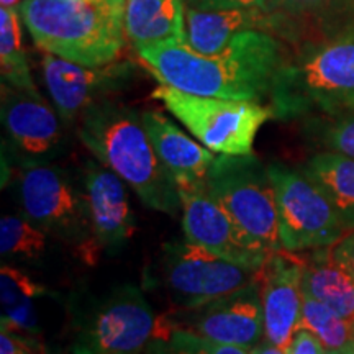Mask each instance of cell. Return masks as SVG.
Wrapping results in <instances>:
<instances>
[{
    "instance_id": "1",
    "label": "cell",
    "mask_w": 354,
    "mask_h": 354,
    "mask_svg": "<svg viewBox=\"0 0 354 354\" xmlns=\"http://www.w3.org/2000/svg\"><path fill=\"white\" fill-rule=\"evenodd\" d=\"M138 56L159 84L183 92L228 100L263 102L271 97L287 57L269 32L238 35L223 51L201 55L185 41L138 48Z\"/></svg>"
},
{
    "instance_id": "2",
    "label": "cell",
    "mask_w": 354,
    "mask_h": 354,
    "mask_svg": "<svg viewBox=\"0 0 354 354\" xmlns=\"http://www.w3.org/2000/svg\"><path fill=\"white\" fill-rule=\"evenodd\" d=\"M77 135L102 166L133 189L145 207L171 216L183 212L174 177L159 161L141 115L100 100L79 118Z\"/></svg>"
},
{
    "instance_id": "3",
    "label": "cell",
    "mask_w": 354,
    "mask_h": 354,
    "mask_svg": "<svg viewBox=\"0 0 354 354\" xmlns=\"http://www.w3.org/2000/svg\"><path fill=\"white\" fill-rule=\"evenodd\" d=\"M127 0H24L20 15L43 53L82 66H107L125 43Z\"/></svg>"
},
{
    "instance_id": "4",
    "label": "cell",
    "mask_w": 354,
    "mask_h": 354,
    "mask_svg": "<svg viewBox=\"0 0 354 354\" xmlns=\"http://www.w3.org/2000/svg\"><path fill=\"white\" fill-rule=\"evenodd\" d=\"M269 99L276 118L354 112V30L287 59Z\"/></svg>"
},
{
    "instance_id": "5",
    "label": "cell",
    "mask_w": 354,
    "mask_h": 354,
    "mask_svg": "<svg viewBox=\"0 0 354 354\" xmlns=\"http://www.w3.org/2000/svg\"><path fill=\"white\" fill-rule=\"evenodd\" d=\"M205 187L256 250L266 256L284 251L271 176L253 153L216 154Z\"/></svg>"
},
{
    "instance_id": "6",
    "label": "cell",
    "mask_w": 354,
    "mask_h": 354,
    "mask_svg": "<svg viewBox=\"0 0 354 354\" xmlns=\"http://www.w3.org/2000/svg\"><path fill=\"white\" fill-rule=\"evenodd\" d=\"M153 99L161 102L198 143L227 156L253 153L261 127L274 118L271 105L266 107L261 102L196 95L165 84L154 88Z\"/></svg>"
},
{
    "instance_id": "7",
    "label": "cell",
    "mask_w": 354,
    "mask_h": 354,
    "mask_svg": "<svg viewBox=\"0 0 354 354\" xmlns=\"http://www.w3.org/2000/svg\"><path fill=\"white\" fill-rule=\"evenodd\" d=\"M276 194L282 250L302 253L335 246L346 234L325 192L302 171L268 166Z\"/></svg>"
},
{
    "instance_id": "8",
    "label": "cell",
    "mask_w": 354,
    "mask_h": 354,
    "mask_svg": "<svg viewBox=\"0 0 354 354\" xmlns=\"http://www.w3.org/2000/svg\"><path fill=\"white\" fill-rule=\"evenodd\" d=\"M190 241L162 246V281L177 308H194L241 289L259 277Z\"/></svg>"
},
{
    "instance_id": "9",
    "label": "cell",
    "mask_w": 354,
    "mask_h": 354,
    "mask_svg": "<svg viewBox=\"0 0 354 354\" xmlns=\"http://www.w3.org/2000/svg\"><path fill=\"white\" fill-rule=\"evenodd\" d=\"M19 197L24 215L46 234L76 246L87 241L86 194L59 167L26 166L19 176Z\"/></svg>"
},
{
    "instance_id": "10",
    "label": "cell",
    "mask_w": 354,
    "mask_h": 354,
    "mask_svg": "<svg viewBox=\"0 0 354 354\" xmlns=\"http://www.w3.org/2000/svg\"><path fill=\"white\" fill-rule=\"evenodd\" d=\"M156 320L138 287H120L86 318L71 353L140 354L154 336Z\"/></svg>"
},
{
    "instance_id": "11",
    "label": "cell",
    "mask_w": 354,
    "mask_h": 354,
    "mask_svg": "<svg viewBox=\"0 0 354 354\" xmlns=\"http://www.w3.org/2000/svg\"><path fill=\"white\" fill-rule=\"evenodd\" d=\"M156 325L192 331L214 342L253 349L264 338L261 279L201 307L172 310L159 317Z\"/></svg>"
},
{
    "instance_id": "12",
    "label": "cell",
    "mask_w": 354,
    "mask_h": 354,
    "mask_svg": "<svg viewBox=\"0 0 354 354\" xmlns=\"http://www.w3.org/2000/svg\"><path fill=\"white\" fill-rule=\"evenodd\" d=\"M84 194L87 202L88 238L77 246L87 263H95L100 253L115 254L127 246L135 233V216L127 184L102 165L87 166L84 172Z\"/></svg>"
},
{
    "instance_id": "13",
    "label": "cell",
    "mask_w": 354,
    "mask_h": 354,
    "mask_svg": "<svg viewBox=\"0 0 354 354\" xmlns=\"http://www.w3.org/2000/svg\"><path fill=\"white\" fill-rule=\"evenodd\" d=\"M177 189L183 203L185 240L246 269L261 271L264 268L269 256L246 240L227 212L210 196L205 183Z\"/></svg>"
},
{
    "instance_id": "14",
    "label": "cell",
    "mask_w": 354,
    "mask_h": 354,
    "mask_svg": "<svg viewBox=\"0 0 354 354\" xmlns=\"http://www.w3.org/2000/svg\"><path fill=\"white\" fill-rule=\"evenodd\" d=\"M0 117L8 143L25 159L26 166L43 165L59 149L61 117L37 88L25 91L2 84Z\"/></svg>"
},
{
    "instance_id": "15",
    "label": "cell",
    "mask_w": 354,
    "mask_h": 354,
    "mask_svg": "<svg viewBox=\"0 0 354 354\" xmlns=\"http://www.w3.org/2000/svg\"><path fill=\"white\" fill-rule=\"evenodd\" d=\"M41 71L48 94L61 120L73 123L87 109L100 102L105 92L125 81L130 68L115 63L92 68L43 53Z\"/></svg>"
},
{
    "instance_id": "16",
    "label": "cell",
    "mask_w": 354,
    "mask_h": 354,
    "mask_svg": "<svg viewBox=\"0 0 354 354\" xmlns=\"http://www.w3.org/2000/svg\"><path fill=\"white\" fill-rule=\"evenodd\" d=\"M289 251L269 256L261 269L264 310V339L286 349L299 331L302 315L304 259Z\"/></svg>"
},
{
    "instance_id": "17",
    "label": "cell",
    "mask_w": 354,
    "mask_h": 354,
    "mask_svg": "<svg viewBox=\"0 0 354 354\" xmlns=\"http://www.w3.org/2000/svg\"><path fill=\"white\" fill-rule=\"evenodd\" d=\"M141 122L159 161L174 177L177 187L203 184L215 161V153L192 140L158 110H146Z\"/></svg>"
},
{
    "instance_id": "18",
    "label": "cell",
    "mask_w": 354,
    "mask_h": 354,
    "mask_svg": "<svg viewBox=\"0 0 354 354\" xmlns=\"http://www.w3.org/2000/svg\"><path fill=\"white\" fill-rule=\"evenodd\" d=\"M277 13L263 8L201 10L185 8V43L201 55L223 51L238 35L276 28Z\"/></svg>"
},
{
    "instance_id": "19",
    "label": "cell",
    "mask_w": 354,
    "mask_h": 354,
    "mask_svg": "<svg viewBox=\"0 0 354 354\" xmlns=\"http://www.w3.org/2000/svg\"><path fill=\"white\" fill-rule=\"evenodd\" d=\"M184 0H127L125 35L135 48L185 41Z\"/></svg>"
},
{
    "instance_id": "20",
    "label": "cell",
    "mask_w": 354,
    "mask_h": 354,
    "mask_svg": "<svg viewBox=\"0 0 354 354\" xmlns=\"http://www.w3.org/2000/svg\"><path fill=\"white\" fill-rule=\"evenodd\" d=\"M302 290L304 295L354 322V281L335 261L331 246L313 250L304 259Z\"/></svg>"
},
{
    "instance_id": "21",
    "label": "cell",
    "mask_w": 354,
    "mask_h": 354,
    "mask_svg": "<svg viewBox=\"0 0 354 354\" xmlns=\"http://www.w3.org/2000/svg\"><path fill=\"white\" fill-rule=\"evenodd\" d=\"M320 187L338 214L343 228L354 230V158L322 151L300 167Z\"/></svg>"
},
{
    "instance_id": "22",
    "label": "cell",
    "mask_w": 354,
    "mask_h": 354,
    "mask_svg": "<svg viewBox=\"0 0 354 354\" xmlns=\"http://www.w3.org/2000/svg\"><path fill=\"white\" fill-rule=\"evenodd\" d=\"M44 289L32 277L12 266L0 269V305H2V330L26 333H38L37 299Z\"/></svg>"
},
{
    "instance_id": "23",
    "label": "cell",
    "mask_w": 354,
    "mask_h": 354,
    "mask_svg": "<svg viewBox=\"0 0 354 354\" xmlns=\"http://www.w3.org/2000/svg\"><path fill=\"white\" fill-rule=\"evenodd\" d=\"M21 15L17 8L0 7V73L2 84L35 91L28 59L21 39Z\"/></svg>"
},
{
    "instance_id": "24",
    "label": "cell",
    "mask_w": 354,
    "mask_h": 354,
    "mask_svg": "<svg viewBox=\"0 0 354 354\" xmlns=\"http://www.w3.org/2000/svg\"><path fill=\"white\" fill-rule=\"evenodd\" d=\"M299 330L315 335L326 351L348 348L354 343V322L307 295H304Z\"/></svg>"
},
{
    "instance_id": "25",
    "label": "cell",
    "mask_w": 354,
    "mask_h": 354,
    "mask_svg": "<svg viewBox=\"0 0 354 354\" xmlns=\"http://www.w3.org/2000/svg\"><path fill=\"white\" fill-rule=\"evenodd\" d=\"M145 354H250V349L223 344L192 331L156 325Z\"/></svg>"
},
{
    "instance_id": "26",
    "label": "cell",
    "mask_w": 354,
    "mask_h": 354,
    "mask_svg": "<svg viewBox=\"0 0 354 354\" xmlns=\"http://www.w3.org/2000/svg\"><path fill=\"white\" fill-rule=\"evenodd\" d=\"M48 248V234L25 215H3L0 220L2 256L21 259L41 258Z\"/></svg>"
},
{
    "instance_id": "27",
    "label": "cell",
    "mask_w": 354,
    "mask_h": 354,
    "mask_svg": "<svg viewBox=\"0 0 354 354\" xmlns=\"http://www.w3.org/2000/svg\"><path fill=\"white\" fill-rule=\"evenodd\" d=\"M323 151L339 153L354 158V112L331 115L320 130Z\"/></svg>"
},
{
    "instance_id": "28",
    "label": "cell",
    "mask_w": 354,
    "mask_h": 354,
    "mask_svg": "<svg viewBox=\"0 0 354 354\" xmlns=\"http://www.w3.org/2000/svg\"><path fill=\"white\" fill-rule=\"evenodd\" d=\"M354 0H272L274 10L292 13H325L353 6Z\"/></svg>"
},
{
    "instance_id": "29",
    "label": "cell",
    "mask_w": 354,
    "mask_h": 354,
    "mask_svg": "<svg viewBox=\"0 0 354 354\" xmlns=\"http://www.w3.org/2000/svg\"><path fill=\"white\" fill-rule=\"evenodd\" d=\"M187 6L201 10H230V8H263L274 10L272 0H187ZM277 13V12H276Z\"/></svg>"
},
{
    "instance_id": "30",
    "label": "cell",
    "mask_w": 354,
    "mask_h": 354,
    "mask_svg": "<svg viewBox=\"0 0 354 354\" xmlns=\"http://www.w3.org/2000/svg\"><path fill=\"white\" fill-rule=\"evenodd\" d=\"M0 354H39V351L33 342V336H21L15 331L2 330Z\"/></svg>"
},
{
    "instance_id": "31",
    "label": "cell",
    "mask_w": 354,
    "mask_h": 354,
    "mask_svg": "<svg viewBox=\"0 0 354 354\" xmlns=\"http://www.w3.org/2000/svg\"><path fill=\"white\" fill-rule=\"evenodd\" d=\"M331 251H333L336 263L342 266L343 271L349 274L354 281V230L344 234L335 246H331Z\"/></svg>"
},
{
    "instance_id": "32",
    "label": "cell",
    "mask_w": 354,
    "mask_h": 354,
    "mask_svg": "<svg viewBox=\"0 0 354 354\" xmlns=\"http://www.w3.org/2000/svg\"><path fill=\"white\" fill-rule=\"evenodd\" d=\"M326 349L323 348L320 339L307 330H299L294 335L292 342L287 348V354H325Z\"/></svg>"
},
{
    "instance_id": "33",
    "label": "cell",
    "mask_w": 354,
    "mask_h": 354,
    "mask_svg": "<svg viewBox=\"0 0 354 354\" xmlns=\"http://www.w3.org/2000/svg\"><path fill=\"white\" fill-rule=\"evenodd\" d=\"M250 354H287V351L264 339V342L256 344L253 349H250Z\"/></svg>"
},
{
    "instance_id": "34",
    "label": "cell",
    "mask_w": 354,
    "mask_h": 354,
    "mask_svg": "<svg viewBox=\"0 0 354 354\" xmlns=\"http://www.w3.org/2000/svg\"><path fill=\"white\" fill-rule=\"evenodd\" d=\"M21 2H24V0H0V7H3V8H17V10H19L20 6H21Z\"/></svg>"
},
{
    "instance_id": "35",
    "label": "cell",
    "mask_w": 354,
    "mask_h": 354,
    "mask_svg": "<svg viewBox=\"0 0 354 354\" xmlns=\"http://www.w3.org/2000/svg\"><path fill=\"white\" fill-rule=\"evenodd\" d=\"M325 354H354V346L351 344V346H348V348L331 349V351H326Z\"/></svg>"
},
{
    "instance_id": "36",
    "label": "cell",
    "mask_w": 354,
    "mask_h": 354,
    "mask_svg": "<svg viewBox=\"0 0 354 354\" xmlns=\"http://www.w3.org/2000/svg\"><path fill=\"white\" fill-rule=\"evenodd\" d=\"M353 346H354V343H353Z\"/></svg>"
}]
</instances>
